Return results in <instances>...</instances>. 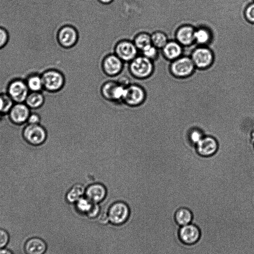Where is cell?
<instances>
[{
  "label": "cell",
  "mask_w": 254,
  "mask_h": 254,
  "mask_svg": "<svg viewBox=\"0 0 254 254\" xmlns=\"http://www.w3.org/2000/svg\"><path fill=\"white\" fill-rule=\"evenodd\" d=\"M9 40V35L7 30L0 26V50L6 45Z\"/></svg>",
  "instance_id": "obj_30"
},
{
  "label": "cell",
  "mask_w": 254,
  "mask_h": 254,
  "mask_svg": "<svg viewBox=\"0 0 254 254\" xmlns=\"http://www.w3.org/2000/svg\"><path fill=\"white\" fill-rule=\"evenodd\" d=\"M45 96L42 92H30L25 103L30 109H36L41 107L45 102Z\"/></svg>",
  "instance_id": "obj_22"
},
{
  "label": "cell",
  "mask_w": 254,
  "mask_h": 254,
  "mask_svg": "<svg viewBox=\"0 0 254 254\" xmlns=\"http://www.w3.org/2000/svg\"><path fill=\"white\" fill-rule=\"evenodd\" d=\"M1 114H0V116Z\"/></svg>",
  "instance_id": "obj_39"
},
{
  "label": "cell",
  "mask_w": 254,
  "mask_h": 254,
  "mask_svg": "<svg viewBox=\"0 0 254 254\" xmlns=\"http://www.w3.org/2000/svg\"><path fill=\"white\" fill-rule=\"evenodd\" d=\"M58 44L64 49H70L75 46L79 39V33L77 29L70 24L61 26L56 33Z\"/></svg>",
  "instance_id": "obj_4"
},
{
  "label": "cell",
  "mask_w": 254,
  "mask_h": 254,
  "mask_svg": "<svg viewBox=\"0 0 254 254\" xmlns=\"http://www.w3.org/2000/svg\"><path fill=\"white\" fill-rule=\"evenodd\" d=\"M100 213V206L99 203H94L90 211L87 216L91 218H94L98 216Z\"/></svg>",
  "instance_id": "obj_34"
},
{
  "label": "cell",
  "mask_w": 254,
  "mask_h": 254,
  "mask_svg": "<svg viewBox=\"0 0 254 254\" xmlns=\"http://www.w3.org/2000/svg\"><path fill=\"white\" fill-rule=\"evenodd\" d=\"M0 254H13L12 252L6 249L2 248L0 249Z\"/></svg>",
  "instance_id": "obj_37"
},
{
  "label": "cell",
  "mask_w": 254,
  "mask_h": 254,
  "mask_svg": "<svg viewBox=\"0 0 254 254\" xmlns=\"http://www.w3.org/2000/svg\"><path fill=\"white\" fill-rule=\"evenodd\" d=\"M44 90L51 93L61 91L64 87L65 77L64 73L56 68L46 70L41 74Z\"/></svg>",
  "instance_id": "obj_2"
},
{
  "label": "cell",
  "mask_w": 254,
  "mask_h": 254,
  "mask_svg": "<svg viewBox=\"0 0 254 254\" xmlns=\"http://www.w3.org/2000/svg\"><path fill=\"white\" fill-rule=\"evenodd\" d=\"M99 93L105 100L116 103L121 97L122 86L116 80H108L101 86Z\"/></svg>",
  "instance_id": "obj_12"
},
{
  "label": "cell",
  "mask_w": 254,
  "mask_h": 254,
  "mask_svg": "<svg viewBox=\"0 0 254 254\" xmlns=\"http://www.w3.org/2000/svg\"><path fill=\"white\" fill-rule=\"evenodd\" d=\"M124 63L114 53L105 55L101 62L103 73L109 77H116L120 75L124 67Z\"/></svg>",
  "instance_id": "obj_7"
},
{
  "label": "cell",
  "mask_w": 254,
  "mask_h": 254,
  "mask_svg": "<svg viewBox=\"0 0 254 254\" xmlns=\"http://www.w3.org/2000/svg\"><path fill=\"white\" fill-rule=\"evenodd\" d=\"M28 124H39L40 122V116L36 113L31 112L27 121Z\"/></svg>",
  "instance_id": "obj_35"
},
{
  "label": "cell",
  "mask_w": 254,
  "mask_h": 254,
  "mask_svg": "<svg viewBox=\"0 0 254 254\" xmlns=\"http://www.w3.org/2000/svg\"></svg>",
  "instance_id": "obj_40"
},
{
  "label": "cell",
  "mask_w": 254,
  "mask_h": 254,
  "mask_svg": "<svg viewBox=\"0 0 254 254\" xmlns=\"http://www.w3.org/2000/svg\"><path fill=\"white\" fill-rule=\"evenodd\" d=\"M64 166H65V164H64ZM66 171H67V170H66ZM67 174H68V173H67ZM68 176H69V175H68ZM69 178H70V177H69ZM71 181H72V180H71Z\"/></svg>",
  "instance_id": "obj_38"
},
{
  "label": "cell",
  "mask_w": 254,
  "mask_h": 254,
  "mask_svg": "<svg viewBox=\"0 0 254 254\" xmlns=\"http://www.w3.org/2000/svg\"><path fill=\"white\" fill-rule=\"evenodd\" d=\"M23 135L27 142L33 145L43 143L47 138V132L40 124H27L24 128Z\"/></svg>",
  "instance_id": "obj_10"
},
{
  "label": "cell",
  "mask_w": 254,
  "mask_h": 254,
  "mask_svg": "<svg viewBox=\"0 0 254 254\" xmlns=\"http://www.w3.org/2000/svg\"><path fill=\"white\" fill-rule=\"evenodd\" d=\"M203 137L202 133L198 130H193L190 134V139L191 141L196 144Z\"/></svg>",
  "instance_id": "obj_33"
},
{
  "label": "cell",
  "mask_w": 254,
  "mask_h": 254,
  "mask_svg": "<svg viewBox=\"0 0 254 254\" xmlns=\"http://www.w3.org/2000/svg\"><path fill=\"white\" fill-rule=\"evenodd\" d=\"M30 90L25 80L17 78L8 85L7 93L14 103H24Z\"/></svg>",
  "instance_id": "obj_11"
},
{
  "label": "cell",
  "mask_w": 254,
  "mask_h": 254,
  "mask_svg": "<svg viewBox=\"0 0 254 254\" xmlns=\"http://www.w3.org/2000/svg\"><path fill=\"white\" fill-rule=\"evenodd\" d=\"M47 249L46 242L38 237L30 238L26 242L24 246L26 254H44Z\"/></svg>",
  "instance_id": "obj_17"
},
{
  "label": "cell",
  "mask_w": 254,
  "mask_h": 254,
  "mask_svg": "<svg viewBox=\"0 0 254 254\" xmlns=\"http://www.w3.org/2000/svg\"><path fill=\"white\" fill-rule=\"evenodd\" d=\"M99 3L104 5H109L113 3L114 0H97Z\"/></svg>",
  "instance_id": "obj_36"
},
{
  "label": "cell",
  "mask_w": 254,
  "mask_h": 254,
  "mask_svg": "<svg viewBox=\"0 0 254 254\" xmlns=\"http://www.w3.org/2000/svg\"><path fill=\"white\" fill-rule=\"evenodd\" d=\"M245 15L250 22L254 24V1L247 5L245 10Z\"/></svg>",
  "instance_id": "obj_31"
},
{
  "label": "cell",
  "mask_w": 254,
  "mask_h": 254,
  "mask_svg": "<svg viewBox=\"0 0 254 254\" xmlns=\"http://www.w3.org/2000/svg\"><path fill=\"white\" fill-rule=\"evenodd\" d=\"M190 57L195 67L198 68L209 67L214 60L212 51L206 46L196 47L191 52Z\"/></svg>",
  "instance_id": "obj_8"
},
{
  "label": "cell",
  "mask_w": 254,
  "mask_h": 254,
  "mask_svg": "<svg viewBox=\"0 0 254 254\" xmlns=\"http://www.w3.org/2000/svg\"><path fill=\"white\" fill-rule=\"evenodd\" d=\"M193 214L191 211L187 207L179 208L175 214V219L176 223L183 226L191 223Z\"/></svg>",
  "instance_id": "obj_23"
},
{
  "label": "cell",
  "mask_w": 254,
  "mask_h": 254,
  "mask_svg": "<svg viewBox=\"0 0 254 254\" xmlns=\"http://www.w3.org/2000/svg\"><path fill=\"white\" fill-rule=\"evenodd\" d=\"M94 203L84 196L78 199L75 203L76 210L82 214H87L91 209Z\"/></svg>",
  "instance_id": "obj_28"
},
{
  "label": "cell",
  "mask_w": 254,
  "mask_h": 254,
  "mask_svg": "<svg viewBox=\"0 0 254 254\" xmlns=\"http://www.w3.org/2000/svg\"><path fill=\"white\" fill-rule=\"evenodd\" d=\"M194 43L197 46H206L211 41L212 34L210 29L205 26L195 28Z\"/></svg>",
  "instance_id": "obj_21"
},
{
  "label": "cell",
  "mask_w": 254,
  "mask_h": 254,
  "mask_svg": "<svg viewBox=\"0 0 254 254\" xmlns=\"http://www.w3.org/2000/svg\"><path fill=\"white\" fill-rule=\"evenodd\" d=\"M164 56L173 61L183 56V46L176 40H170L161 49Z\"/></svg>",
  "instance_id": "obj_19"
},
{
  "label": "cell",
  "mask_w": 254,
  "mask_h": 254,
  "mask_svg": "<svg viewBox=\"0 0 254 254\" xmlns=\"http://www.w3.org/2000/svg\"><path fill=\"white\" fill-rule=\"evenodd\" d=\"M9 240L8 232L4 229L0 228V249L4 248Z\"/></svg>",
  "instance_id": "obj_32"
},
{
  "label": "cell",
  "mask_w": 254,
  "mask_h": 254,
  "mask_svg": "<svg viewBox=\"0 0 254 254\" xmlns=\"http://www.w3.org/2000/svg\"><path fill=\"white\" fill-rule=\"evenodd\" d=\"M132 41L139 52H141L145 48L152 44L151 34L148 31L139 32L135 35Z\"/></svg>",
  "instance_id": "obj_24"
},
{
  "label": "cell",
  "mask_w": 254,
  "mask_h": 254,
  "mask_svg": "<svg viewBox=\"0 0 254 254\" xmlns=\"http://www.w3.org/2000/svg\"><path fill=\"white\" fill-rule=\"evenodd\" d=\"M218 148V144L215 138L211 136L203 137L197 144L198 153L202 156H208L214 154Z\"/></svg>",
  "instance_id": "obj_18"
},
{
  "label": "cell",
  "mask_w": 254,
  "mask_h": 254,
  "mask_svg": "<svg viewBox=\"0 0 254 254\" xmlns=\"http://www.w3.org/2000/svg\"><path fill=\"white\" fill-rule=\"evenodd\" d=\"M107 190L105 186L99 183L89 185L86 188L85 196L93 203H100L106 198Z\"/></svg>",
  "instance_id": "obj_15"
},
{
  "label": "cell",
  "mask_w": 254,
  "mask_h": 254,
  "mask_svg": "<svg viewBox=\"0 0 254 254\" xmlns=\"http://www.w3.org/2000/svg\"><path fill=\"white\" fill-rule=\"evenodd\" d=\"M170 68L171 72L175 76L185 77L193 72L195 66L190 57L182 56L172 61Z\"/></svg>",
  "instance_id": "obj_9"
},
{
  "label": "cell",
  "mask_w": 254,
  "mask_h": 254,
  "mask_svg": "<svg viewBox=\"0 0 254 254\" xmlns=\"http://www.w3.org/2000/svg\"><path fill=\"white\" fill-rule=\"evenodd\" d=\"M201 236L199 228L195 224H189L181 226L179 231V237L182 243L191 245L199 240Z\"/></svg>",
  "instance_id": "obj_13"
},
{
  "label": "cell",
  "mask_w": 254,
  "mask_h": 254,
  "mask_svg": "<svg viewBox=\"0 0 254 254\" xmlns=\"http://www.w3.org/2000/svg\"><path fill=\"white\" fill-rule=\"evenodd\" d=\"M151 44L158 49H162L169 41L165 33L160 30H156L151 34Z\"/></svg>",
  "instance_id": "obj_26"
},
{
  "label": "cell",
  "mask_w": 254,
  "mask_h": 254,
  "mask_svg": "<svg viewBox=\"0 0 254 254\" xmlns=\"http://www.w3.org/2000/svg\"><path fill=\"white\" fill-rule=\"evenodd\" d=\"M31 109L25 103H15L8 113L11 121L16 124L26 123Z\"/></svg>",
  "instance_id": "obj_14"
},
{
  "label": "cell",
  "mask_w": 254,
  "mask_h": 254,
  "mask_svg": "<svg viewBox=\"0 0 254 254\" xmlns=\"http://www.w3.org/2000/svg\"><path fill=\"white\" fill-rule=\"evenodd\" d=\"M25 81L31 92H42L44 90L41 74L32 73L27 77Z\"/></svg>",
  "instance_id": "obj_25"
},
{
  "label": "cell",
  "mask_w": 254,
  "mask_h": 254,
  "mask_svg": "<svg viewBox=\"0 0 254 254\" xmlns=\"http://www.w3.org/2000/svg\"><path fill=\"white\" fill-rule=\"evenodd\" d=\"M128 70L134 78L146 80L154 71V62L140 54L128 63Z\"/></svg>",
  "instance_id": "obj_1"
},
{
  "label": "cell",
  "mask_w": 254,
  "mask_h": 254,
  "mask_svg": "<svg viewBox=\"0 0 254 254\" xmlns=\"http://www.w3.org/2000/svg\"><path fill=\"white\" fill-rule=\"evenodd\" d=\"M124 63H129L139 54V51L132 40L123 39L115 45L114 52Z\"/></svg>",
  "instance_id": "obj_6"
},
{
  "label": "cell",
  "mask_w": 254,
  "mask_h": 254,
  "mask_svg": "<svg viewBox=\"0 0 254 254\" xmlns=\"http://www.w3.org/2000/svg\"><path fill=\"white\" fill-rule=\"evenodd\" d=\"M86 186L81 183H76L71 186L65 195L67 203L74 204L78 199L85 196Z\"/></svg>",
  "instance_id": "obj_20"
},
{
  "label": "cell",
  "mask_w": 254,
  "mask_h": 254,
  "mask_svg": "<svg viewBox=\"0 0 254 254\" xmlns=\"http://www.w3.org/2000/svg\"><path fill=\"white\" fill-rule=\"evenodd\" d=\"M159 52L160 49H157L153 45L151 44L145 48L140 52L141 55L154 62L158 58Z\"/></svg>",
  "instance_id": "obj_29"
},
{
  "label": "cell",
  "mask_w": 254,
  "mask_h": 254,
  "mask_svg": "<svg viewBox=\"0 0 254 254\" xmlns=\"http://www.w3.org/2000/svg\"><path fill=\"white\" fill-rule=\"evenodd\" d=\"M146 98L145 87L137 83H130L126 87L123 103L129 107H136L142 105Z\"/></svg>",
  "instance_id": "obj_3"
},
{
  "label": "cell",
  "mask_w": 254,
  "mask_h": 254,
  "mask_svg": "<svg viewBox=\"0 0 254 254\" xmlns=\"http://www.w3.org/2000/svg\"><path fill=\"white\" fill-rule=\"evenodd\" d=\"M194 31L191 25H182L176 31V40L183 47L191 46L194 43Z\"/></svg>",
  "instance_id": "obj_16"
},
{
  "label": "cell",
  "mask_w": 254,
  "mask_h": 254,
  "mask_svg": "<svg viewBox=\"0 0 254 254\" xmlns=\"http://www.w3.org/2000/svg\"><path fill=\"white\" fill-rule=\"evenodd\" d=\"M107 213L109 221L114 225H120L128 219L130 209L127 202L117 200L110 205Z\"/></svg>",
  "instance_id": "obj_5"
},
{
  "label": "cell",
  "mask_w": 254,
  "mask_h": 254,
  "mask_svg": "<svg viewBox=\"0 0 254 254\" xmlns=\"http://www.w3.org/2000/svg\"><path fill=\"white\" fill-rule=\"evenodd\" d=\"M15 104L14 102L7 93H0V114H8L9 111Z\"/></svg>",
  "instance_id": "obj_27"
}]
</instances>
